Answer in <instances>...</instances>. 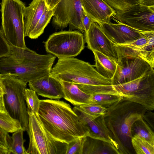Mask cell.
I'll return each mask as SVG.
<instances>
[{"instance_id": "4316f807", "label": "cell", "mask_w": 154, "mask_h": 154, "mask_svg": "<svg viewBox=\"0 0 154 154\" xmlns=\"http://www.w3.org/2000/svg\"><path fill=\"white\" fill-rule=\"evenodd\" d=\"M0 128L8 133H12L22 128L20 122L12 118L7 111L0 112Z\"/></svg>"}, {"instance_id": "5b68a950", "label": "cell", "mask_w": 154, "mask_h": 154, "mask_svg": "<svg viewBox=\"0 0 154 154\" xmlns=\"http://www.w3.org/2000/svg\"><path fill=\"white\" fill-rule=\"evenodd\" d=\"M2 26L3 34L10 45L25 48L23 11L25 5L20 0H2Z\"/></svg>"}, {"instance_id": "d6986e66", "label": "cell", "mask_w": 154, "mask_h": 154, "mask_svg": "<svg viewBox=\"0 0 154 154\" xmlns=\"http://www.w3.org/2000/svg\"><path fill=\"white\" fill-rule=\"evenodd\" d=\"M45 0H33L23 11L25 37H28L43 14L46 5Z\"/></svg>"}, {"instance_id": "4dcf8cb0", "label": "cell", "mask_w": 154, "mask_h": 154, "mask_svg": "<svg viewBox=\"0 0 154 154\" xmlns=\"http://www.w3.org/2000/svg\"><path fill=\"white\" fill-rule=\"evenodd\" d=\"M116 11L128 10L138 4L137 0H103Z\"/></svg>"}, {"instance_id": "8fae6325", "label": "cell", "mask_w": 154, "mask_h": 154, "mask_svg": "<svg viewBox=\"0 0 154 154\" xmlns=\"http://www.w3.org/2000/svg\"><path fill=\"white\" fill-rule=\"evenodd\" d=\"M154 70V68L140 58L123 57L117 63L115 72L111 79L112 85L131 82Z\"/></svg>"}, {"instance_id": "7c38bea8", "label": "cell", "mask_w": 154, "mask_h": 154, "mask_svg": "<svg viewBox=\"0 0 154 154\" xmlns=\"http://www.w3.org/2000/svg\"><path fill=\"white\" fill-rule=\"evenodd\" d=\"M114 44L119 60L124 57H138L154 68V33L127 44Z\"/></svg>"}, {"instance_id": "f546056e", "label": "cell", "mask_w": 154, "mask_h": 154, "mask_svg": "<svg viewBox=\"0 0 154 154\" xmlns=\"http://www.w3.org/2000/svg\"><path fill=\"white\" fill-rule=\"evenodd\" d=\"M131 144L137 154H154V146L136 136L131 138Z\"/></svg>"}, {"instance_id": "3957f363", "label": "cell", "mask_w": 154, "mask_h": 154, "mask_svg": "<svg viewBox=\"0 0 154 154\" xmlns=\"http://www.w3.org/2000/svg\"><path fill=\"white\" fill-rule=\"evenodd\" d=\"M56 58L51 54H38L27 48L21 49L14 60L7 56L0 58V73L15 75L27 84L49 74Z\"/></svg>"}, {"instance_id": "ffe728a7", "label": "cell", "mask_w": 154, "mask_h": 154, "mask_svg": "<svg viewBox=\"0 0 154 154\" xmlns=\"http://www.w3.org/2000/svg\"><path fill=\"white\" fill-rule=\"evenodd\" d=\"M64 94L63 98L75 106L91 104V96L85 93L75 84L61 81Z\"/></svg>"}, {"instance_id": "1f68e13d", "label": "cell", "mask_w": 154, "mask_h": 154, "mask_svg": "<svg viewBox=\"0 0 154 154\" xmlns=\"http://www.w3.org/2000/svg\"><path fill=\"white\" fill-rule=\"evenodd\" d=\"M79 106L84 112L94 119L100 116L104 115L107 109V108L91 104H86Z\"/></svg>"}, {"instance_id": "d590c367", "label": "cell", "mask_w": 154, "mask_h": 154, "mask_svg": "<svg viewBox=\"0 0 154 154\" xmlns=\"http://www.w3.org/2000/svg\"><path fill=\"white\" fill-rule=\"evenodd\" d=\"M94 22L84 12L82 17V23L85 31V33L87 32L89 29L91 24Z\"/></svg>"}, {"instance_id": "6da1fadb", "label": "cell", "mask_w": 154, "mask_h": 154, "mask_svg": "<svg viewBox=\"0 0 154 154\" xmlns=\"http://www.w3.org/2000/svg\"><path fill=\"white\" fill-rule=\"evenodd\" d=\"M43 127L55 139L68 143L87 136L88 130L70 105L57 100H40L36 115Z\"/></svg>"}, {"instance_id": "5bb4252c", "label": "cell", "mask_w": 154, "mask_h": 154, "mask_svg": "<svg viewBox=\"0 0 154 154\" xmlns=\"http://www.w3.org/2000/svg\"><path fill=\"white\" fill-rule=\"evenodd\" d=\"M85 33V40L88 49L98 51L117 63H118L119 56L114 44L107 37L99 24L93 22Z\"/></svg>"}, {"instance_id": "ba28073f", "label": "cell", "mask_w": 154, "mask_h": 154, "mask_svg": "<svg viewBox=\"0 0 154 154\" xmlns=\"http://www.w3.org/2000/svg\"><path fill=\"white\" fill-rule=\"evenodd\" d=\"M44 43L47 52L59 59L79 54L85 48V41L82 32L69 30L53 33Z\"/></svg>"}, {"instance_id": "8992f818", "label": "cell", "mask_w": 154, "mask_h": 154, "mask_svg": "<svg viewBox=\"0 0 154 154\" xmlns=\"http://www.w3.org/2000/svg\"><path fill=\"white\" fill-rule=\"evenodd\" d=\"M2 79L5 89L4 99L6 109L12 118L20 122L24 131H27L29 115L25 99L27 84L18 77L11 75H3Z\"/></svg>"}, {"instance_id": "60d3db41", "label": "cell", "mask_w": 154, "mask_h": 154, "mask_svg": "<svg viewBox=\"0 0 154 154\" xmlns=\"http://www.w3.org/2000/svg\"><path fill=\"white\" fill-rule=\"evenodd\" d=\"M6 111H7L5 106L4 97H0V112H4Z\"/></svg>"}, {"instance_id": "44dd1931", "label": "cell", "mask_w": 154, "mask_h": 154, "mask_svg": "<svg viewBox=\"0 0 154 154\" xmlns=\"http://www.w3.org/2000/svg\"><path fill=\"white\" fill-rule=\"evenodd\" d=\"M113 153L118 154L110 143L87 136L85 137L82 154Z\"/></svg>"}, {"instance_id": "ab89813d", "label": "cell", "mask_w": 154, "mask_h": 154, "mask_svg": "<svg viewBox=\"0 0 154 154\" xmlns=\"http://www.w3.org/2000/svg\"><path fill=\"white\" fill-rule=\"evenodd\" d=\"M3 75L0 73V97H3L5 93L4 86L2 81Z\"/></svg>"}, {"instance_id": "d4e9b609", "label": "cell", "mask_w": 154, "mask_h": 154, "mask_svg": "<svg viewBox=\"0 0 154 154\" xmlns=\"http://www.w3.org/2000/svg\"><path fill=\"white\" fill-rule=\"evenodd\" d=\"M54 8L48 9L46 4L44 12L34 29L28 37L31 39L37 38L44 32L46 27L53 17Z\"/></svg>"}, {"instance_id": "f1b7e54d", "label": "cell", "mask_w": 154, "mask_h": 154, "mask_svg": "<svg viewBox=\"0 0 154 154\" xmlns=\"http://www.w3.org/2000/svg\"><path fill=\"white\" fill-rule=\"evenodd\" d=\"M25 99L28 112L38 114L40 106V100L34 90L26 88L25 90Z\"/></svg>"}, {"instance_id": "52a82bcc", "label": "cell", "mask_w": 154, "mask_h": 154, "mask_svg": "<svg viewBox=\"0 0 154 154\" xmlns=\"http://www.w3.org/2000/svg\"><path fill=\"white\" fill-rule=\"evenodd\" d=\"M29 143L27 154H65L68 143L54 138L43 127L36 115L28 112Z\"/></svg>"}, {"instance_id": "b9f144b4", "label": "cell", "mask_w": 154, "mask_h": 154, "mask_svg": "<svg viewBox=\"0 0 154 154\" xmlns=\"http://www.w3.org/2000/svg\"><path fill=\"white\" fill-rule=\"evenodd\" d=\"M10 150L0 147V154H10Z\"/></svg>"}, {"instance_id": "484cf974", "label": "cell", "mask_w": 154, "mask_h": 154, "mask_svg": "<svg viewBox=\"0 0 154 154\" xmlns=\"http://www.w3.org/2000/svg\"><path fill=\"white\" fill-rule=\"evenodd\" d=\"M91 96V104L100 105L105 108H108L116 104L123 98L121 95L109 94H100Z\"/></svg>"}, {"instance_id": "9c48e42d", "label": "cell", "mask_w": 154, "mask_h": 154, "mask_svg": "<svg viewBox=\"0 0 154 154\" xmlns=\"http://www.w3.org/2000/svg\"><path fill=\"white\" fill-rule=\"evenodd\" d=\"M84 12L80 0H61L54 8L53 25L60 29L69 25V30L85 32L82 23Z\"/></svg>"}, {"instance_id": "e0dca14e", "label": "cell", "mask_w": 154, "mask_h": 154, "mask_svg": "<svg viewBox=\"0 0 154 154\" xmlns=\"http://www.w3.org/2000/svg\"><path fill=\"white\" fill-rule=\"evenodd\" d=\"M82 8L93 22L99 25L110 22L116 10L103 0H80Z\"/></svg>"}, {"instance_id": "30bf717a", "label": "cell", "mask_w": 154, "mask_h": 154, "mask_svg": "<svg viewBox=\"0 0 154 154\" xmlns=\"http://www.w3.org/2000/svg\"><path fill=\"white\" fill-rule=\"evenodd\" d=\"M112 17L131 28L154 32V7L138 4L128 10L116 11Z\"/></svg>"}, {"instance_id": "ac0fdd59", "label": "cell", "mask_w": 154, "mask_h": 154, "mask_svg": "<svg viewBox=\"0 0 154 154\" xmlns=\"http://www.w3.org/2000/svg\"><path fill=\"white\" fill-rule=\"evenodd\" d=\"M123 100L131 101L139 104L146 110L154 109V70L135 92L123 96Z\"/></svg>"}, {"instance_id": "7402d4cb", "label": "cell", "mask_w": 154, "mask_h": 154, "mask_svg": "<svg viewBox=\"0 0 154 154\" xmlns=\"http://www.w3.org/2000/svg\"><path fill=\"white\" fill-rule=\"evenodd\" d=\"M94 56L95 65L97 72L104 77L112 79L115 72L117 63L104 54L96 51H92Z\"/></svg>"}, {"instance_id": "9a60e30c", "label": "cell", "mask_w": 154, "mask_h": 154, "mask_svg": "<svg viewBox=\"0 0 154 154\" xmlns=\"http://www.w3.org/2000/svg\"><path fill=\"white\" fill-rule=\"evenodd\" d=\"M113 20L117 23L110 22L99 25L107 37L114 44H127L143 36L154 33V32L139 31L114 18Z\"/></svg>"}, {"instance_id": "2e32d148", "label": "cell", "mask_w": 154, "mask_h": 154, "mask_svg": "<svg viewBox=\"0 0 154 154\" xmlns=\"http://www.w3.org/2000/svg\"><path fill=\"white\" fill-rule=\"evenodd\" d=\"M28 83L29 89L42 97L57 100L64 97L61 82L50 74Z\"/></svg>"}, {"instance_id": "74e56055", "label": "cell", "mask_w": 154, "mask_h": 154, "mask_svg": "<svg viewBox=\"0 0 154 154\" xmlns=\"http://www.w3.org/2000/svg\"><path fill=\"white\" fill-rule=\"evenodd\" d=\"M61 0H45L48 9H53Z\"/></svg>"}, {"instance_id": "d6a6232c", "label": "cell", "mask_w": 154, "mask_h": 154, "mask_svg": "<svg viewBox=\"0 0 154 154\" xmlns=\"http://www.w3.org/2000/svg\"><path fill=\"white\" fill-rule=\"evenodd\" d=\"M86 136L77 138L68 143L65 154H82L83 144Z\"/></svg>"}, {"instance_id": "8d00e7d4", "label": "cell", "mask_w": 154, "mask_h": 154, "mask_svg": "<svg viewBox=\"0 0 154 154\" xmlns=\"http://www.w3.org/2000/svg\"><path fill=\"white\" fill-rule=\"evenodd\" d=\"M146 111L143 116V118L144 120L148 123L149 125L154 129V122H152V119H154V113L151 111Z\"/></svg>"}, {"instance_id": "83f0119b", "label": "cell", "mask_w": 154, "mask_h": 154, "mask_svg": "<svg viewBox=\"0 0 154 154\" xmlns=\"http://www.w3.org/2000/svg\"><path fill=\"white\" fill-rule=\"evenodd\" d=\"M24 130L21 128L12 134V143L10 149L11 154H27L24 143L26 140L23 139Z\"/></svg>"}, {"instance_id": "e575fe53", "label": "cell", "mask_w": 154, "mask_h": 154, "mask_svg": "<svg viewBox=\"0 0 154 154\" xmlns=\"http://www.w3.org/2000/svg\"><path fill=\"white\" fill-rule=\"evenodd\" d=\"M10 51V45L0 29V58L8 55Z\"/></svg>"}, {"instance_id": "7a4b0ae2", "label": "cell", "mask_w": 154, "mask_h": 154, "mask_svg": "<svg viewBox=\"0 0 154 154\" xmlns=\"http://www.w3.org/2000/svg\"><path fill=\"white\" fill-rule=\"evenodd\" d=\"M107 108L105 121L119 146L120 154H131V127L135 121L143 117L147 110L139 104L122 100Z\"/></svg>"}, {"instance_id": "603a6c76", "label": "cell", "mask_w": 154, "mask_h": 154, "mask_svg": "<svg viewBox=\"0 0 154 154\" xmlns=\"http://www.w3.org/2000/svg\"><path fill=\"white\" fill-rule=\"evenodd\" d=\"M131 132L132 136H137L154 146V132L143 117L133 123Z\"/></svg>"}, {"instance_id": "277c9868", "label": "cell", "mask_w": 154, "mask_h": 154, "mask_svg": "<svg viewBox=\"0 0 154 154\" xmlns=\"http://www.w3.org/2000/svg\"><path fill=\"white\" fill-rule=\"evenodd\" d=\"M50 74L60 81L92 85H112V80L100 74L89 63L74 57L58 59Z\"/></svg>"}, {"instance_id": "cb8c5ba5", "label": "cell", "mask_w": 154, "mask_h": 154, "mask_svg": "<svg viewBox=\"0 0 154 154\" xmlns=\"http://www.w3.org/2000/svg\"><path fill=\"white\" fill-rule=\"evenodd\" d=\"M151 72L128 82L118 85H112V87L120 95L124 96L130 94L137 90Z\"/></svg>"}, {"instance_id": "4fadbf2b", "label": "cell", "mask_w": 154, "mask_h": 154, "mask_svg": "<svg viewBox=\"0 0 154 154\" xmlns=\"http://www.w3.org/2000/svg\"><path fill=\"white\" fill-rule=\"evenodd\" d=\"M72 109L82 123L88 128V133L87 136L110 143L118 154H120L119 146L106 125L104 115L94 119L84 112L79 106H75Z\"/></svg>"}, {"instance_id": "f35d334b", "label": "cell", "mask_w": 154, "mask_h": 154, "mask_svg": "<svg viewBox=\"0 0 154 154\" xmlns=\"http://www.w3.org/2000/svg\"><path fill=\"white\" fill-rule=\"evenodd\" d=\"M138 4L149 7H154V0H137Z\"/></svg>"}, {"instance_id": "836d02e7", "label": "cell", "mask_w": 154, "mask_h": 154, "mask_svg": "<svg viewBox=\"0 0 154 154\" xmlns=\"http://www.w3.org/2000/svg\"><path fill=\"white\" fill-rule=\"evenodd\" d=\"M11 143V138L8 133L0 128V147L10 151Z\"/></svg>"}]
</instances>
